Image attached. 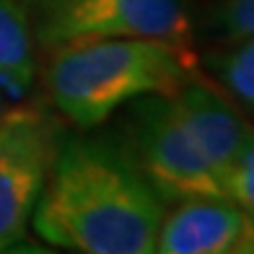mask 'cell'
<instances>
[{
  "mask_svg": "<svg viewBox=\"0 0 254 254\" xmlns=\"http://www.w3.org/2000/svg\"><path fill=\"white\" fill-rule=\"evenodd\" d=\"M215 67L226 88L254 112V37H247L236 50L226 52Z\"/></svg>",
  "mask_w": 254,
  "mask_h": 254,
  "instance_id": "obj_9",
  "label": "cell"
},
{
  "mask_svg": "<svg viewBox=\"0 0 254 254\" xmlns=\"http://www.w3.org/2000/svg\"><path fill=\"white\" fill-rule=\"evenodd\" d=\"M132 112V148L137 169L166 205L194 197H223L221 177L184 130L171 96H140Z\"/></svg>",
  "mask_w": 254,
  "mask_h": 254,
  "instance_id": "obj_3",
  "label": "cell"
},
{
  "mask_svg": "<svg viewBox=\"0 0 254 254\" xmlns=\"http://www.w3.org/2000/svg\"><path fill=\"white\" fill-rule=\"evenodd\" d=\"M221 187L223 197L236 202L254 221V140L236 158V164L221 177Z\"/></svg>",
  "mask_w": 254,
  "mask_h": 254,
  "instance_id": "obj_10",
  "label": "cell"
},
{
  "mask_svg": "<svg viewBox=\"0 0 254 254\" xmlns=\"http://www.w3.org/2000/svg\"><path fill=\"white\" fill-rule=\"evenodd\" d=\"M218 24L231 39L254 37V0H228L218 10Z\"/></svg>",
  "mask_w": 254,
  "mask_h": 254,
  "instance_id": "obj_11",
  "label": "cell"
},
{
  "mask_svg": "<svg viewBox=\"0 0 254 254\" xmlns=\"http://www.w3.org/2000/svg\"><path fill=\"white\" fill-rule=\"evenodd\" d=\"M34 80V47L24 10L16 0H0V88L21 96Z\"/></svg>",
  "mask_w": 254,
  "mask_h": 254,
  "instance_id": "obj_8",
  "label": "cell"
},
{
  "mask_svg": "<svg viewBox=\"0 0 254 254\" xmlns=\"http://www.w3.org/2000/svg\"><path fill=\"white\" fill-rule=\"evenodd\" d=\"M44 39L55 47L88 39H158L187 47L192 26L179 0H65Z\"/></svg>",
  "mask_w": 254,
  "mask_h": 254,
  "instance_id": "obj_4",
  "label": "cell"
},
{
  "mask_svg": "<svg viewBox=\"0 0 254 254\" xmlns=\"http://www.w3.org/2000/svg\"><path fill=\"white\" fill-rule=\"evenodd\" d=\"M190 52L158 39H88L60 44L47 70L50 96L78 127L104 125L122 104L171 96L190 80Z\"/></svg>",
  "mask_w": 254,
  "mask_h": 254,
  "instance_id": "obj_2",
  "label": "cell"
},
{
  "mask_svg": "<svg viewBox=\"0 0 254 254\" xmlns=\"http://www.w3.org/2000/svg\"><path fill=\"white\" fill-rule=\"evenodd\" d=\"M166 202L127 148L104 137H75L55 148L34 231L78 254H153Z\"/></svg>",
  "mask_w": 254,
  "mask_h": 254,
  "instance_id": "obj_1",
  "label": "cell"
},
{
  "mask_svg": "<svg viewBox=\"0 0 254 254\" xmlns=\"http://www.w3.org/2000/svg\"><path fill=\"white\" fill-rule=\"evenodd\" d=\"M52 156L55 137L42 114L0 117V252L24 241Z\"/></svg>",
  "mask_w": 254,
  "mask_h": 254,
  "instance_id": "obj_5",
  "label": "cell"
},
{
  "mask_svg": "<svg viewBox=\"0 0 254 254\" xmlns=\"http://www.w3.org/2000/svg\"><path fill=\"white\" fill-rule=\"evenodd\" d=\"M158 254H254V221L226 197H194L164 210Z\"/></svg>",
  "mask_w": 254,
  "mask_h": 254,
  "instance_id": "obj_6",
  "label": "cell"
},
{
  "mask_svg": "<svg viewBox=\"0 0 254 254\" xmlns=\"http://www.w3.org/2000/svg\"><path fill=\"white\" fill-rule=\"evenodd\" d=\"M171 104L184 130L207 158V164L218 171V177H223L254 140L252 127L202 83L187 80L177 94H171Z\"/></svg>",
  "mask_w": 254,
  "mask_h": 254,
  "instance_id": "obj_7",
  "label": "cell"
}]
</instances>
